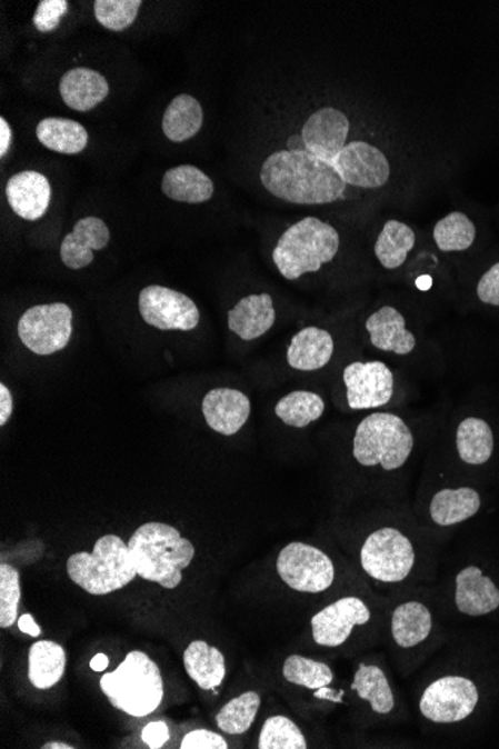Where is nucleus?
Masks as SVG:
<instances>
[{"label":"nucleus","mask_w":499,"mask_h":749,"mask_svg":"<svg viewBox=\"0 0 499 749\" xmlns=\"http://www.w3.org/2000/svg\"><path fill=\"white\" fill-rule=\"evenodd\" d=\"M432 237L441 252H463L475 244L476 227L467 214L453 211L438 220Z\"/></svg>","instance_id":"33"},{"label":"nucleus","mask_w":499,"mask_h":749,"mask_svg":"<svg viewBox=\"0 0 499 749\" xmlns=\"http://www.w3.org/2000/svg\"><path fill=\"white\" fill-rule=\"evenodd\" d=\"M277 571L286 586L308 595L327 591L336 580L331 558L319 548L302 542H292L281 549Z\"/></svg>","instance_id":"8"},{"label":"nucleus","mask_w":499,"mask_h":749,"mask_svg":"<svg viewBox=\"0 0 499 749\" xmlns=\"http://www.w3.org/2000/svg\"><path fill=\"white\" fill-rule=\"evenodd\" d=\"M37 138L46 149L62 154H78L89 144V133L76 120L47 117L39 121Z\"/></svg>","instance_id":"27"},{"label":"nucleus","mask_w":499,"mask_h":749,"mask_svg":"<svg viewBox=\"0 0 499 749\" xmlns=\"http://www.w3.org/2000/svg\"><path fill=\"white\" fill-rule=\"evenodd\" d=\"M340 244V233L332 224L303 218L281 233L272 250V261L286 280H298L332 262Z\"/></svg>","instance_id":"3"},{"label":"nucleus","mask_w":499,"mask_h":749,"mask_svg":"<svg viewBox=\"0 0 499 749\" xmlns=\"http://www.w3.org/2000/svg\"><path fill=\"white\" fill-rule=\"evenodd\" d=\"M43 749H73L72 745L62 743V742H49L43 745Z\"/></svg>","instance_id":"47"},{"label":"nucleus","mask_w":499,"mask_h":749,"mask_svg":"<svg viewBox=\"0 0 499 749\" xmlns=\"http://www.w3.org/2000/svg\"><path fill=\"white\" fill-rule=\"evenodd\" d=\"M277 313L269 293H251L228 313V327L241 340H258L275 327Z\"/></svg>","instance_id":"18"},{"label":"nucleus","mask_w":499,"mask_h":749,"mask_svg":"<svg viewBox=\"0 0 499 749\" xmlns=\"http://www.w3.org/2000/svg\"><path fill=\"white\" fill-rule=\"evenodd\" d=\"M422 280L423 281H420V283H419L420 288L428 289L429 286H431V281H429V279H422Z\"/></svg>","instance_id":"48"},{"label":"nucleus","mask_w":499,"mask_h":749,"mask_svg":"<svg viewBox=\"0 0 499 749\" xmlns=\"http://www.w3.org/2000/svg\"><path fill=\"white\" fill-rule=\"evenodd\" d=\"M68 575L73 583L92 596H107L129 586L138 576L129 545L108 535L94 543L93 552L69 557Z\"/></svg>","instance_id":"5"},{"label":"nucleus","mask_w":499,"mask_h":749,"mask_svg":"<svg viewBox=\"0 0 499 749\" xmlns=\"http://www.w3.org/2000/svg\"><path fill=\"white\" fill-rule=\"evenodd\" d=\"M262 699L258 692L247 691L228 701L217 713L216 725L226 735H244L253 726Z\"/></svg>","instance_id":"34"},{"label":"nucleus","mask_w":499,"mask_h":749,"mask_svg":"<svg viewBox=\"0 0 499 749\" xmlns=\"http://www.w3.org/2000/svg\"><path fill=\"white\" fill-rule=\"evenodd\" d=\"M141 6V0H97L93 10L103 28L112 32H123L137 20Z\"/></svg>","instance_id":"37"},{"label":"nucleus","mask_w":499,"mask_h":749,"mask_svg":"<svg viewBox=\"0 0 499 749\" xmlns=\"http://www.w3.org/2000/svg\"><path fill=\"white\" fill-rule=\"evenodd\" d=\"M12 141V131L10 124L6 119H0V156L6 158L8 150H10Z\"/></svg>","instance_id":"45"},{"label":"nucleus","mask_w":499,"mask_h":749,"mask_svg":"<svg viewBox=\"0 0 499 749\" xmlns=\"http://www.w3.org/2000/svg\"><path fill=\"white\" fill-rule=\"evenodd\" d=\"M12 409V396L10 388H7V385H0V426H7V422L10 421Z\"/></svg>","instance_id":"43"},{"label":"nucleus","mask_w":499,"mask_h":749,"mask_svg":"<svg viewBox=\"0 0 499 749\" xmlns=\"http://www.w3.org/2000/svg\"><path fill=\"white\" fill-rule=\"evenodd\" d=\"M7 199L19 218L34 222L46 216L51 202V184L41 172L23 171L7 183Z\"/></svg>","instance_id":"17"},{"label":"nucleus","mask_w":499,"mask_h":749,"mask_svg":"<svg viewBox=\"0 0 499 749\" xmlns=\"http://www.w3.org/2000/svg\"><path fill=\"white\" fill-rule=\"evenodd\" d=\"M479 703V690L471 679L442 677L429 683L420 697V713L437 725L466 720Z\"/></svg>","instance_id":"10"},{"label":"nucleus","mask_w":499,"mask_h":749,"mask_svg":"<svg viewBox=\"0 0 499 749\" xmlns=\"http://www.w3.org/2000/svg\"><path fill=\"white\" fill-rule=\"evenodd\" d=\"M415 449V436L398 415L377 411L356 428L353 458L362 467L395 471L407 465Z\"/></svg>","instance_id":"6"},{"label":"nucleus","mask_w":499,"mask_h":749,"mask_svg":"<svg viewBox=\"0 0 499 749\" xmlns=\"http://www.w3.org/2000/svg\"><path fill=\"white\" fill-rule=\"evenodd\" d=\"M366 328L370 343L381 352L407 357L416 349V336L407 328L406 318L392 306L380 307L368 316Z\"/></svg>","instance_id":"16"},{"label":"nucleus","mask_w":499,"mask_h":749,"mask_svg":"<svg viewBox=\"0 0 499 749\" xmlns=\"http://www.w3.org/2000/svg\"><path fill=\"white\" fill-rule=\"evenodd\" d=\"M208 427L221 436H236L249 421L251 402L244 392L232 388H217L202 401Z\"/></svg>","instance_id":"14"},{"label":"nucleus","mask_w":499,"mask_h":749,"mask_svg":"<svg viewBox=\"0 0 499 749\" xmlns=\"http://www.w3.org/2000/svg\"><path fill=\"white\" fill-rule=\"evenodd\" d=\"M60 97L78 112L92 111L110 94V84L101 72L90 68H73L60 80Z\"/></svg>","instance_id":"19"},{"label":"nucleus","mask_w":499,"mask_h":749,"mask_svg":"<svg viewBox=\"0 0 499 749\" xmlns=\"http://www.w3.org/2000/svg\"><path fill=\"white\" fill-rule=\"evenodd\" d=\"M130 553L138 576L173 590L183 580V570L192 565V542L177 528L162 522H147L129 540Z\"/></svg>","instance_id":"2"},{"label":"nucleus","mask_w":499,"mask_h":749,"mask_svg":"<svg viewBox=\"0 0 499 749\" xmlns=\"http://www.w3.org/2000/svg\"><path fill=\"white\" fill-rule=\"evenodd\" d=\"M347 406L351 410H375L389 405L395 392V376L388 363L355 361L342 371Z\"/></svg>","instance_id":"12"},{"label":"nucleus","mask_w":499,"mask_h":749,"mask_svg":"<svg viewBox=\"0 0 499 749\" xmlns=\"http://www.w3.org/2000/svg\"><path fill=\"white\" fill-rule=\"evenodd\" d=\"M260 183L272 197L295 206L345 201L350 190L336 170L293 146L272 151L263 160Z\"/></svg>","instance_id":"1"},{"label":"nucleus","mask_w":499,"mask_h":749,"mask_svg":"<svg viewBox=\"0 0 499 749\" xmlns=\"http://www.w3.org/2000/svg\"><path fill=\"white\" fill-rule=\"evenodd\" d=\"M20 573L14 567L0 566V627L8 629L19 621Z\"/></svg>","instance_id":"38"},{"label":"nucleus","mask_w":499,"mask_h":749,"mask_svg":"<svg viewBox=\"0 0 499 749\" xmlns=\"http://www.w3.org/2000/svg\"><path fill=\"white\" fill-rule=\"evenodd\" d=\"M260 749H307L308 743L301 729L288 717L276 716L265 721L260 731Z\"/></svg>","instance_id":"36"},{"label":"nucleus","mask_w":499,"mask_h":749,"mask_svg":"<svg viewBox=\"0 0 499 749\" xmlns=\"http://www.w3.org/2000/svg\"><path fill=\"white\" fill-rule=\"evenodd\" d=\"M111 240L110 228L102 219L82 218L78 220L72 232L63 238L60 246V258L69 270H81L94 261V252L106 249Z\"/></svg>","instance_id":"15"},{"label":"nucleus","mask_w":499,"mask_h":749,"mask_svg":"<svg viewBox=\"0 0 499 749\" xmlns=\"http://www.w3.org/2000/svg\"><path fill=\"white\" fill-rule=\"evenodd\" d=\"M286 681L308 690L320 691L333 682V672L327 662L311 660L302 656H290L283 665Z\"/></svg>","instance_id":"35"},{"label":"nucleus","mask_w":499,"mask_h":749,"mask_svg":"<svg viewBox=\"0 0 499 749\" xmlns=\"http://www.w3.org/2000/svg\"><path fill=\"white\" fill-rule=\"evenodd\" d=\"M481 500L472 488L441 489L432 497L429 515L437 526L450 527L479 512Z\"/></svg>","instance_id":"24"},{"label":"nucleus","mask_w":499,"mask_h":749,"mask_svg":"<svg viewBox=\"0 0 499 749\" xmlns=\"http://www.w3.org/2000/svg\"><path fill=\"white\" fill-rule=\"evenodd\" d=\"M416 246V232L401 220L390 219L383 224L375 244V254L386 270H397L406 263Z\"/></svg>","instance_id":"28"},{"label":"nucleus","mask_w":499,"mask_h":749,"mask_svg":"<svg viewBox=\"0 0 499 749\" xmlns=\"http://www.w3.org/2000/svg\"><path fill=\"white\" fill-rule=\"evenodd\" d=\"M184 669L202 690H214L226 677L224 656L203 640H194L184 651Z\"/></svg>","instance_id":"26"},{"label":"nucleus","mask_w":499,"mask_h":749,"mask_svg":"<svg viewBox=\"0 0 499 749\" xmlns=\"http://www.w3.org/2000/svg\"><path fill=\"white\" fill-rule=\"evenodd\" d=\"M203 111L198 99L190 94H178L164 110L162 129L172 142L189 141L201 131Z\"/></svg>","instance_id":"29"},{"label":"nucleus","mask_w":499,"mask_h":749,"mask_svg":"<svg viewBox=\"0 0 499 749\" xmlns=\"http://www.w3.org/2000/svg\"><path fill=\"white\" fill-rule=\"evenodd\" d=\"M183 749H228L223 736L210 730H193L184 736L181 747Z\"/></svg>","instance_id":"40"},{"label":"nucleus","mask_w":499,"mask_h":749,"mask_svg":"<svg viewBox=\"0 0 499 749\" xmlns=\"http://www.w3.org/2000/svg\"><path fill=\"white\" fill-rule=\"evenodd\" d=\"M336 343L327 329L307 327L297 332L288 348V363L293 370L317 371L332 359Z\"/></svg>","instance_id":"21"},{"label":"nucleus","mask_w":499,"mask_h":749,"mask_svg":"<svg viewBox=\"0 0 499 749\" xmlns=\"http://www.w3.org/2000/svg\"><path fill=\"white\" fill-rule=\"evenodd\" d=\"M432 630V615L420 601H406L395 608L390 619V633L401 649L419 647Z\"/></svg>","instance_id":"23"},{"label":"nucleus","mask_w":499,"mask_h":749,"mask_svg":"<svg viewBox=\"0 0 499 749\" xmlns=\"http://www.w3.org/2000/svg\"><path fill=\"white\" fill-rule=\"evenodd\" d=\"M69 10L67 0H42L33 16V26L42 33L53 32Z\"/></svg>","instance_id":"39"},{"label":"nucleus","mask_w":499,"mask_h":749,"mask_svg":"<svg viewBox=\"0 0 499 749\" xmlns=\"http://www.w3.org/2000/svg\"><path fill=\"white\" fill-rule=\"evenodd\" d=\"M325 400L311 391H293L280 398L276 405V415L285 426L306 428L319 421L325 413Z\"/></svg>","instance_id":"32"},{"label":"nucleus","mask_w":499,"mask_h":749,"mask_svg":"<svg viewBox=\"0 0 499 749\" xmlns=\"http://www.w3.org/2000/svg\"><path fill=\"white\" fill-rule=\"evenodd\" d=\"M455 601L459 612L481 617L499 608V590L492 579L481 573L479 567L471 566L457 576Z\"/></svg>","instance_id":"20"},{"label":"nucleus","mask_w":499,"mask_h":749,"mask_svg":"<svg viewBox=\"0 0 499 749\" xmlns=\"http://www.w3.org/2000/svg\"><path fill=\"white\" fill-rule=\"evenodd\" d=\"M108 665H110V658H108L106 653H98V656H94L93 660L90 661V668H92L94 672H106Z\"/></svg>","instance_id":"46"},{"label":"nucleus","mask_w":499,"mask_h":749,"mask_svg":"<svg viewBox=\"0 0 499 749\" xmlns=\"http://www.w3.org/2000/svg\"><path fill=\"white\" fill-rule=\"evenodd\" d=\"M413 542L393 527L371 532L360 548V566L371 579L381 583H398L413 571Z\"/></svg>","instance_id":"7"},{"label":"nucleus","mask_w":499,"mask_h":749,"mask_svg":"<svg viewBox=\"0 0 499 749\" xmlns=\"http://www.w3.org/2000/svg\"><path fill=\"white\" fill-rule=\"evenodd\" d=\"M142 740H144L150 748H162L169 740L167 722L154 721L147 725L146 729L142 730Z\"/></svg>","instance_id":"42"},{"label":"nucleus","mask_w":499,"mask_h":749,"mask_svg":"<svg viewBox=\"0 0 499 749\" xmlns=\"http://www.w3.org/2000/svg\"><path fill=\"white\" fill-rule=\"evenodd\" d=\"M493 448V432L483 419L467 418L459 423L457 449L463 462L470 466L485 465L492 457Z\"/></svg>","instance_id":"31"},{"label":"nucleus","mask_w":499,"mask_h":749,"mask_svg":"<svg viewBox=\"0 0 499 749\" xmlns=\"http://www.w3.org/2000/svg\"><path fill=\"white\" fill-rule=\"evenodd\" d=\"M101 690L116 709L134 718L153 713L164 695L158 665L141 651L129 652L114 672L103 675Z\"/></svg>","instance_id":"4"},{"label":"nucleus","mask_w":499,"mask_h":749,"mask_svg":"<svg viewBox=\"0 0 499 749\" xmlns=\"http://www.w3.org/2000/svg\"><path fill=\"white\" fill-rule=\"evenodd\" d=\"M353 690L370 705L377 716H389L395 709V695L388 675L377 665H360L353 677Z\"/></svg>","instance_id":"30"},{"label":"nucleus","mask_w":499,"mask_h":749,"mask_svg":"<svg viewBox=\"0 0 499 749\" xmlns=\"http://www.w3.org/2000/svg\"><path fill=\"white\" fill-rule=\"evenodd\" d=\"M67 652L59 643L39 640L29 649V681L39 690H50L62 681Z\"/></svg>","instance_id":"25"},{"label":"nucleus","mask_w":499,"mask_h":749,"mask_svg":"<svg viewBox=\"0 0 499 749\" xmlns=\"http://www.w3.org/2000/svg\"><path fill=\"white\" fill-rule=\"evenodd\" d=\"M141 318L160 331H192L201 320L198 306L184 293L151 284L140 292Z\"/></svg>","instance_id":"11"},{"label":"nucleus","mask_w":499,"mask_h":749,"mask_svg":"<svg viewBox=\"0 0 499 749\" xmlns=\"http://www.w3.org/2000/svg\"><path fill=\"white\" fill-rule=\"evenodd\" d=\"M72 310L63 302L32 307L19 320L21 343L39 357L58 353L72 337Z\"/></svg>","instance_id":"9"},{"label":"nucleus","mask_w":499,"mask_h":749,"mask_svg":"<svg viewBox=\"0 0 499 749\" xmlns=\"http://www.w3.org/2000/svg\"><path fill=\"white\" fill-rule=\"evenodd\" d=\"M162 192L172 201L203 203L214 194V183L193 164H180L163 174Z\"/></svg>","instance_id":"22"},{"label":"nucleus","mask_w":499,"mask_h":749,"mask_svg":"<svg viewBox=\"0 0 499 749\" xmlns=\"http://www.w3.org/2000/svg\"><path fill=\"white\" fill-rule=\"evenodd\" d=\"M477 297L485 304L499 307V262L481 276L477 284Z\"/></svg>","instance_id":"41"},{"label":"nucleus","mask_w":499,"mask_h":749,"mask_svg":"<svg viewBox=\"0 0 499 749\" xmlns=\"http://www.w3.org/2000/svg\"><path fill=\"white\" fill-rule=\"evenodd\" d=\"M370 619L371 610L366 601L355 596L342 597L312 617V639L320 647H341L356 627L366 626Z\"/></svg>","instance_id":"13"},{"label":"nucleus","mask_w":499,"mask_h":749,"mask_svg":"<svg viewBox=\"0 0 499 749\" xmlns=\"http://www.w3.org/2000/svg\"><path fill=\"white\" fill-rule=\"evenodd\" d=\"M17 623H19V629L21 633L32 636V638H38V636L41 635V627H39L38 623L34 622L32 615L29 613L21 615Z\"/></svg>","instance_id":"44"}]
</instances>
